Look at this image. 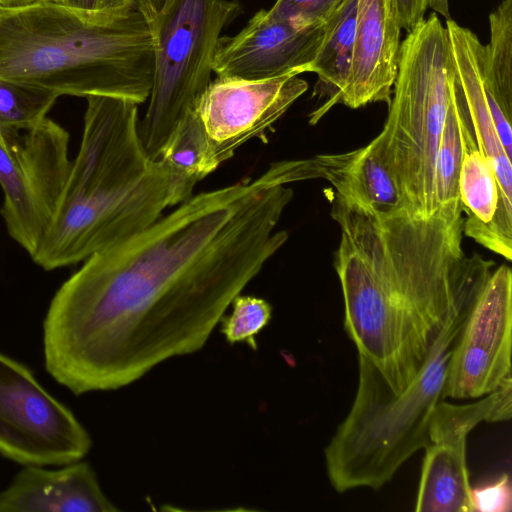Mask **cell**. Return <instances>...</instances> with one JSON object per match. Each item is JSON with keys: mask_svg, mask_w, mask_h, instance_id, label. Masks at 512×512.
<instances>
[{"mask_svg": "<svg viewBox=\"0 0 512 512\" xmlns=\"http://www.w3.org/2000/svg\"><path fill=\"white\" fill-rule=\"evenodd\" d=\"M512 272L493 270L474 301L452 353L445 397L478 399L511 379Z\"/></svg>", "mask_w": 512, "mask_h": 512, "instance_id": "11", "label": "cell"}, {"mask_svg": "<svg viewBox=\"0 0 512 512\" xmlns=\"http://www.w3.org/2000/svg\"><path fill=\"white\" fill-rule=\"evenodd\" d=\"M454 62L445 26L435 15L400 44L389 113L381 131L406 211L429 218L438 211L435 158L452 100Z\"/></svg>", "mask_w": 512, "mask_h": 512, "instance_id": "6", "label": "cell"}, {"mask_svg": "<svg viewBox=\"0 0 512 512\" xmlns=\"http://www.w3.org/2000/svg\"><path fill=\"white\" fill-rule=\"evenodd\" d=\"M344 0H277L268 14L300 26L324 25Z\"/></svg>", "mask_w": 512, "mask_h": 512, "instance_id": "25", "label": "cell"}, {"mask_svg": "<svg viewBox=\"0 0 512 512\" xmlns=\"http://www.w3.org/2000/svg\"><path fill=\"white\" fill-rule=\"evenodd\" d=\"M80 147L32 260L44 270L85 261L141 232L169 207V174L148 156L138 104L87 98Z\"/></svg>", "mask_w": 512, "mask_h": 512, "instance_id": "3", "label": "cell"}, {"mask_svg": "<svg viewBox=\"0 0 512 512\" xmlns=\"http://www.w3.org/2000/svg\"><path fill=\"white\" fill-rule=\"evenodd\" d=\"M292 197L275 162L88 257L44 318L47 372L74 395L111 391L201 350L287 241L277 226Z\"/></svg>", "mask_w": 512, "mask_h": 512, "instance_id": "1", "label": "cell"}, {"mask_svg": "<svg viewBox=\"0 0 512 512\" xmlns=\"http://www.w3.org/2000/svg\"><path fill=\"white\" fill-rule=\"evenodd\" d=\"M159 159L168 168L169 207L193 196L195 186L216 170L205 131L194 108L178 124Z\"/></svg>", "mask_w": 512, "mask_h": 512, "instance_id": "19", "label": "cell"}, {"mask_svg": "<svg viewBox=\"0 0 512 512\" xmlns=\"http://www.w3.org/2000/svg\"><path fill=\"white\" fill-rule=\"evenodd\" d=\"M69 134L45 118L24 130L0 125V214L9 236L32 257L46 232L72 160Z\"/></svg>", "mask_w": 512, "mask_h": 512, "instance_id": "8", "label": "cell"}, {"mask_svg": "<svg viewBox=\"0 0 512 512\" xmlns=\"http://www.w3.org/2000/svg\"><path fill=\"white\" fill-rule=\"evenodd\" d=\"M324 25L300 26L260 10L238 34L220 37L213 72L217 77L243 80L309 72L322 41Z\"/></svg>", "mask_w": 512, "mask_h": 512, "instance_id": "13", "label": "cell"}, {"mask_svg": "<svg viewBox=\"0 0 512 512\" xmlns=\"http://www.w3.org/2000/svg\"><path fill=\"white\" fill-rule=\"evenodd\" d=\"M511 416L512 378L467 404L442 400L429 425L415 511L472 512L466 462L468 435L481 422H503Z\"/></svg>", "mask_w": 512, "mask_h": 512, "instance_id": "10", "label": "cell"}, {"mask_svg": "<svg viewBox=\"0 0 512 512\" xmlns=\"http://www.w3.org/2000/svg\"><path fill=\"white\" fill-rule=\"evenodd\" d=\"M42 0H0V8L18 9L34 5Z\"/></svg>", "mask_w": 512, "mask_h": 512, "instance_id": "30", "label": "cell"}, {"mask_svg": "<svg viewBox=\"0 0 512 512\" xmlns=\"http://www.w3.org/2000/svg\"><path fill=\"white\" fill-rule=\"evenodd\" d=\"M469 133L463 125L453 98L448 108L435 158V186L438 210L462 215L459 173Z\"/></svg>", "mask_w": 512, "mask_h": 512, "instance_id": "22", "label": "cell"}, {"mask_svg": "<svg viewBox=\"0 0 512 512\" xmlns=\"http://www.w3.org/2000/svg\"><path fill=\"white\" fill-rule=\"evenodd\" d=\"M400 35L394 0H357L349 79L339 104L352 109L374 102L390 104Z\"/></svg>", "mask_w": 512, "mask_h": 512, "instance_id": "15", "label": "cell"}, {"mask_svg": "<svg viewBox=\"0 0 512 512\" xmlns=\"http://www.w3.org/2000/svg\"><path fill=\"white\" fill-rule=\"evenodd\" d=\"M91 446L73 412L26 365L0 352V454L24 466H63Z\"/></svg>", "mask_w": 512, "mask_h": 512, "instance_id": "9", "label": "cell"}, {"mask_svg": "<svg viewBox=\"0 0 512 512\" xmlns=\"http://www.w3.org/2000/svg\"><path fill=\"white\" fill-rule=\"evenodd\" d=\"M454 62L453 98L459 117L477 148L492 163L500 201L492 226L512 229V162L504 150L490 113L485 84V45L476 34L448 19L445 26Z\"/></svg>", "mask_w": 512, "mask_h": 512, "instance_id": "14", "label": "cell"}, {"mask_svg": "<svg viewBox=\"0 0 512 512\" xmlns=\"http://www.w3.org/2000/svg\"><path fill=\"white\" fill-rule=\"evenodd\" d=\"M490 42L485 45L484 84L491 116L512 118V0L490 14Z\"/></svg>", "mask_w": 512, "mask_h": 512, "instance_id": "21", "label": "cell"}, {"mask_svg": "<svg viewBox=\"0 0 512 512\" xmlns=\"http://www.w3.org/2000/svg\"><path fill=\"white\" fill-rule=\"evenodd\" d=\"M357 0H344L324 25L322 41L309 72L318 76L314 96L327 100L310 114L315 124L334 105L348 83L356 26Z\"/></svg>", "mask_w": 512, "mask_h": 512, "instance_id": "18", "label": "cell"}, {"mask_svg": "<svg viewBox=\"0 0 512 512\" xmlns=\"http://www.w3.org/2000/svg\"><path fill=\"white\" fill-rule=\"evenodd\" d=\"M477 296L450 318L425 365L399 394L358 354L353 404L324 450L327 475L337 492L380 489L414 453L426 447L434 410L446 399L452 353Z\"/></svg>", "mask_w": 512, "mask_h": 512, "instance_id": "5", "label": "cell"}, {"mask_svg": "<svg viewBox=\"0 0 512 512\" xmlns=\"http://www.w3.org/2000/svg\"><path fill=\"white\" fill-rule=\"evenodd\" d=\"M472 512H510L512 487L508 474L470 488Z\"/></svg>", "mask_w": 512, "mask_h": 512, "instance_id": "26", "label": "cell"}, {"mask_svg": "<svg viewBox=\"0 0 512 512\" xmlns=\"http://www.w3.org/2000/svg\"><path fill=\"white\" fill-rule=\"evenodd\" d=\"M394 3L401 29L406 32L425 19L429 7L450 19L447 0H394Z\"/></svg>", "mask_w": 512, "mask_h": 512, "instance_id": "27", "label": "cell"}, {"mask_svg": "<svg viewBox=\"0 0 512 512\" xmlns=\"http://www.w3.org/2000/svg\"><path fill=\"white\" fill-rule=\"evenodd\" d=\"M43 1H50V2L64 4V0H43Z\"/></svg>", "mask_w": 512, "mask_h": 512, "instance_id": "31", "label": "cell"}, {"mask_svg": "<svg viewBox=\"0 0 512 512\" xmlns=\"http://www.w3.org/2000/svg\"><path fill=\"white\" fill-rule=\"evenodd\" d=\"M332 218L341 238L335 269L344 329L394 394L428 360L450 318L479 294L495 263L462 248L463 217L438 210L385 218L337 193Z\"/></svg>", "mask_w": 512, "mask_h": 512, "instance_id": "2", "label": "cell"}, {"mask_svg": "<svg viewBox=\"0 0 512 512\" xmlns=\"http://www.w3.org/2000/svg\"><path fill=\"white\" fill-rule=\"evenodd\" d=\"M58 97L47 89L0 79V125L29 129L47 118Z\"/></svg>", "mask_w": 512, "mask_h": 512, "instance_id": "23", "label": "cell"}, {"mask_svg": "<svg viewBox=\"0 0 512 512\" xmlns=\"http://www.w3.org/2000/svg\"><path fill=\"white\" fill-rule=\"evenodd\" d=\"M153 72L152 29L135 9L114 17L43 0L0 8V79L139 105L148 100Z\"/></svg>", "mask_w": 512, "mask_h": 512, "instance_id": "4", "label": "cell"}, {"mask_svg": "<svg viewBox=\"0 0 512 512\" xmlns=\"http://www.w3.org/2000/svg\"><path fill=\"white\" fill-rule=\"evenodd\" d=\"M459 195L463 212V234L486 247L488 229L495 216L500 190L490 160L468 137L459 173Z\"/></svg>", "mask_w": 512, "mask_h": 512, "instance_id": "20", "label": "cell"}, {"mask_svg": "<svg viewBox=\"0 0 512 512\" xmlns=\"http://www.w3.org/2000/svg\"><path fill=\"white\" fill-rule=\"evenodd\" d=\"M240 6L229 0H167L150 23L154 72L139 133L148 156L159 159L170 136L210 84L223 28Z\"/></svg>", "mask_w": 512, "mask_h": 512, "instance_id": "7", "label": "cell"}, {"mask_svg": "<svg viewBox=\"0 0 512 512\" xmlns=\"http://www.w3.org/2000/svg\"><path fill=\"white\" fill-rule=\"evenodd\" d=\"M230 305L231 313L224 314L219 321L222 335L230 345L246 343L256 351V336L272 318L271 304L263 298L240 293Z\"/></svg>", "mask_w": 512, "mask_h": 512, "instance_id": "24", "label": "cell"}, {"mask_svg": "<svg viewBox=\"0 0 512 512\" xmlns=\"http://www.w3.org/2000/svg\"><path fill=\"white\" fill-rule=\"evenodd\" d=\"M307 89V82L297 76L211 81L194 111L214 164L218 167L253 138L265 140L267 131Z\"/></svg>", "mask_w": 512, "mask_h": 512, "instance_id": "12", "label": "cell"}, {"mask_svg": "<svg viewBox=\"0 0 512 512\" xmlns=\"http://www.w3.org/2000/svg\"><path fill=\"white\" fill-rule=\"evenodd\" d=\"M26 465L0 492V512H115L93 468L81 460L59 469Z\"/></svg>", "mask_w": 512, "mask_h": 512, "instance_id": "16", "label": "cell"}, {"mask_svg": "<svg viewBox=\"0 0 512 512\" xmlns=\"http://www.w3.org/2000/svg\"><path fill=\"white\" fill-rule=\"evenodd\" d=\"M329 182L340 195L371 210L378 218L406 211L381 134L367 146L348 152Z\"/></svg>", "mask_w": 512, "mask_h": 512, "instance_id": "17", "label": "cell"}, {"mask_svg": "<svg viewBox=\"0 0 512 512\" xmlns=\"http://www.w3.org/2000/svg\"><path fill=\"white\" fill-rule=\"evenodd\" d=\"M134 9L139 11L151 23L163 8L167 0H132Z\"/></svg>", "mask_w": 512, "mask_h": 512, "instance_id": "29", "label": "cell"}, {"mask_svg": "<svg viewBox=\"0 0 512 512\" xmlns=\"http://www.w3.org/2000/svg\"><path fill=\"white\" fill-rule=\"evenodd\" d=\"M74 9L104 16H123L134 10L132 0H64Z\"/></svg>", "mask_w": 512, "mask_h": 512, "instance_id": "28", "label": "cell"}]
</instances>
